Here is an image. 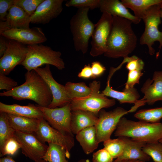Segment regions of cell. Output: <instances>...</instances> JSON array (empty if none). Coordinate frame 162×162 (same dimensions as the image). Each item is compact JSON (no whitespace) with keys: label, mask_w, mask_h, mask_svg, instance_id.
Returning a JSON list of instances; mask_svg holds the SVG:
<instances>
[{"label":"cell","mask_w":162,"mask_h":162,"mask_svg":"<svg viewBox=\"0 0 162 162\" xmlns=\"http://www.w3.org/2000/svg\"><path fill=\"white\" fill-rule=\"evenodd\" d=\"M141 91L144 96L140 100L143 105L146 103L152 105L162 100V71H155L152 79L148 78L144 83Z\"/></svg>","instance_id":"17"},{"label":"cell","mask_w":162,"mask_h":162,"mask_svg":"<svg viewBox=\"0 0 162 162\" xmlns=\"http://www.w3.org/2000/svg\"><path fill=\"white\" fill-rule=\"evenodd\" d=\"M162 5H153L146 12L142 19L145 29L140 39V44L147 45L148 53L151 55L155 53V50L152 45L155 41L159 42V50L156 53L157 58L162 47V30L160 31L158 29V26L161 23L160 8Z\"/></svg>","instance_id":"6"},{"label":"cell","mask_w":162,"mask_h":162,"mask_svg":"<svg viewBox=\"0 0 162 162\" xmlns=\"http://www.w3.org/2000/svg\"><path fill=\"white\" fill-rule=\"evenodd\" d=\"M0 34L8 40H14L27 46L41 44L47 40L41 28L38 27L12 28Z\"/></svg>","instance_id":"15"},{"label":"cell","mask_w":162,"mask_h":162,"mask_svg":"<svg viewBox=\"0 0 162 162\" xmlns=\"http://www.w3.org/2000/svg\"><path fill=\"white\" fill-rule=\"evenodd\" d=\"M66 158L67 152L64 148L58 145L48 143L47 150L42 159L47 162H69Z\"/></svg>","instance_id":"28"},{"label":"cell","mask_w":162,"mask_h":162,"mask_svg":"<svg viewBox=\"0 0 162 162\" xmlns=\"http://www.w3.org/2000/svg\"><path fill=\"white\" fill-rule=\"evenodd\" d=\"M34 70L46 82L52 94V100L48 107L54 108L61 107L70 103L71 100L67 96L64 86L58 83L53 78L50 65L46 64L44 68H38Z\"/></svg>","instance_id":"14"},{"label":"cell","mask_w":162,"mask_h":162,"mask_svg":"<svg viewBox=\"0 0 162 162\" xmlns=\"http://www.w3.org/2000/svg\"><path fill=\"white\" fill-rule=\"evenodd\" d=\"M78 76L80 78L88 79H93V75L91 66L89 64L85 65L79 73Z\"/></svg>","instance_id":"42"},{"label":"cell","mask_w":162,"mask_h":162,"mask_svg":"<svg viewBox=\"0 0 162 162\" xmlns=\"http://www.w3.org/2000/svg\"><path fill=\"white\" fill-rule=\"evenodd\" d=\"M14 5V0H0V21H5L8 15L7 11Z\"/></svg>","instance_id":"40"},{"label":"cell","mask_w":162,"mask_h":162,"mask_svg":"<svg viewBox=\"0 0 162 162\" xmlns=\"http://www.w3.org/2000/svg\"><path fill=\"white\" fill-rule=\"evenodd\" d=\"M15 132L9 123L7 114L0 112V151L6 141L14 136Z\"/></svg>","instance_id":"30"},{"label":"cell","mask_w":162,"mask_h":162,"mask_svg":"<svg viewBox=\"0 0 162 162\" xmlns=\"http://www.w3.org/2000/svg\"><path fill=\"white\" fill-rule=\"evenodd\" d=\"M17 82L6 75L0 73V90L9 91L18 86Z\"/></svg>","instance_id":"39"},{"label":"cell","mask_w":162,"mask_h":162,"mask_svg":"<svg viewBox=\"0 0 162 162\" xmlns=\"http://www.w3.org/2000/svg\"><path fill=\"white\" fill-rule=\"evenodd\" d=\"M131 112L130 109L127 111L120 107H117L109 111L101 110L94 126L96 139L98 142H104L111 139V135L116 130L121 118L124 115Z\"/></svg>","instance_id":"8"},{"label":"cell","mask_w":162,"mask_h":162,"mask_svg":"<svg viewBox=\"0 0 162 162\" xmlns=\"http://www.w3.org/2000/svg\"><path fill=\"white\" fill-rule=\"evenodd\" d=\"M35 134L44 143L47 142L62 147L66 151L67 158H70V152L74 145V136L63 134L52 127L44 118L39 119L38 127Z\"/></svg>","instance_id":"11"},{"label":"cell","mask_w":162,"mask_h":162,"mask_svg":"<svg viewBox=\"0 0 162 162\" xmlns=\"http://www.w3.org/2000/svg\"><path fill=\"white\" fill-rule=\"evenodd\" d=\"M141 71L134 70L128 71L127 81L124 84L125 88H133L136 84L140 83V79L143 75Z\"/></svg>","instance_id":"38"},{"label":"cell","mask_w":162,"mask_h":162,"mask_svg":"<svg viewBox=\"0 0 162 162\" xmlns=\"http://www.w3.org/2000/svg\"><path fill=\"white\" fill-rule=\"evenodd\" d=\"M98 116L94 113L81 110L71 111V127L73 134H76L82 130L94 126Z\"/></svg>","instance_id":"21"},{"label":"cell","mask_w":162,"mask_h":162,"mask_svg":"<svg viewBox=\"0 0 162 162\" xmlns=\"http://www.w3.org/2000/svg\"><path fill=\"white\" fill-rule=\"evenodd\" d=\"M77 162H92V161H91L88 159H81Z\"/></svg>","instance_id":"46"},{"label":"cell","mask_w":162,"mask_h":162,"mask_svg":"<svg viewBox=\"0 0 162 162\" xmlns=\"http://www.w3.org/2000/svg\"><path fill=\"white\" fill-rule=\"evenodd\" d=\"M44 0H14V5L19 7L30 16Z\"/></svg>","instance_id":"33"},{"label":"cell","mask_w":162,"mask_h":162,"mask_svg":"<svg viewBox=\"0 0 162 162\" xmlns=\"http://www.w3.org/2000/svg\"><path fill=\"white\" fill-rule=\"evenodd\" d=\"M63 0H44L31 16V23L45 24L56 18L63 8Z\"/></svg>","instance_id":"16"},{"label":"cell","mask_w":162,"mask_h":162,"mask_svg":"<svg viewBox=\"0 0 162 162\" xmlns=\"http://www.w3.org/2000/svg\"><path fill=\"white\" fill-rule=\"evenodd\" d=\"M100 82L94 80L89 84L91 92L88 96L82 98L72 99L70 103L71 111L81 110L92 112L98 115L100 111L104 108H108L114 106L116 101L109 99L100 90Z\"/></svg>","instance_id":"7"},{"label":"cell","mask_w":162,"mask_h":162,"mask_svg":"<svg viewBox=\"0 0 162 162\" xmlns=\"http://www.w3.org/2000/svg\"><path fill=\"white\" fill-rule=\"evenodd\" d=\"M121 1L126 8L134 12L135 17L141 20L151 6L162 5V0H122Z\"/></svg>","instance_id":"26"},{"label":"cell","mask_w":162,"mask_h":162,"mask_svg":"<svg viewBox=\"0 0 162 162\" xmlns=\"http://www.w3.org/2000/svg\"><path fill=\"white\" fill-rule=\"evenodd\" d=\"M0 112L38 119L44 118L41 111L33 104H29L26 106H21L16 104H7L0 102Z\"/></svg>","instance_id":"22"},{"label":"cell","mask_w":162,"mask_h":162,"mask_svg":"<svg viewBox=\"0 0 162 162\" xmlns=\"http://www.w3.org/2000/svg\"><path fill=\"white\" fill-rule=\"evenodd\" d=\"M113 162H146L138 160H114Z\"/></svg>","instance_id":"45"},{"label":"cell","mask_w":162,"mask_h":162,"mask_svg":"<svg viewBox=\"0 0 162 162\" xmlns=\"http://www.w3.org/2000/svg\"><path fill=\"white\" fill-rule=\"evenodd\" d=\"M126 63V68L129 71L134 70L142 71L144 66L143 61L135 55L127 57Z\"/></svg>","instance_id":"36"},{"label":"cell","mask_w":162,"mask_h":162,"mask_svg":"<svg viewBox=\"0 0 162 162\" xmlns=\"http://www.w3.org/2000/svg\"><path fill=\"white\" fill-rule=\"evenodd\" d=\"M134 116L140 121L151 123H160L162 118V107L140 110L135 114Z\"/></svg>","instance_id":"29"},{"label":"cell","mask_w":162,"mask_h":162,"mask_svg":"<svg viewBox=\"0 0 162 162\" xmlns=\"http://www.w3.org/2000/svg\"><path fill=\"white\" fill-rule=\"evenodd\" d=\"M91 67L93 75V79L101 76L106 70L105 67L98 61L92 62Z\"/></svg>","instance_id":"41"},{"label":"cell","mask_w":162,"mask_h":162,"mask_svg":"<svg viewBox=\"0 0 162 162\" xmlns=\"http://www.w3.org/2000/svg\"><path fill=\"white\" fill-rule=\"evenodd\" d=\"M26 57L21 65L27 71L39 68L44 64L53 65L58 69L65 68V64L61 58V52L54 51L49 46L40 44L27 46Z\"/></svg>","instance_id":"4"},{"label":"cell","mask_w":162,"mask_h":162,"mask_svg":"<svg viewBox=\"0 0 162 162\" xmlns=\"http://www.w3.org/2000/svg\"><path fill=\"white\" fill-rule=\"evenodd\" d=\"M36 105L42 112L44 118L52 127L64 134L74 136L71 127L70 103L54 108Z\"/></svg>","instance_id":"9"},{"label":"cell","mask_w":162,"mask_h":162,"mask_svg":"<svg viewBox=\"0 0 162 162\" xmlns=\"http://www.w3.org/2000/svg\"><path fill=\"white\" fill-rule=\"evenodd\" d=\"M158 142L162 144V139L160 140Z\"/></svg>","instance_id":"49"},{"label":"cell","mask_w":162,"mask_h":162,"mask_svg":"<svg viewBox=\"0 0 162 162\" xmlns=\"http://www.w3.org/2000/svg\"><path fill=\"white\" fill-rule=\"evenodd\" d=\"M99 8L102 13L127 19L135 24L139 23L141 20L131 14L121 1L118 0H100Z\"/></svg>","instance_id":"20"},{"label":"cell","mask_w":162,"mask_h":162,"mask_svg":"<svg viewBox=\"0 0 162 162\" xmlns=\"http://www.w3.org/2000/svg\"><path fill=\"white\" fill-rule=\"evenodd\" d=\"M89 9L87 8H78L70 22L75 49L83 54L88 51L89 40L95 28V24L88 18Z\"/></svg>","instance_id":"5"},{"label":"cell","mask_w":162,"mask_h":162,"mask_svg":"<svg viewBox=\"0 0 162 162\" xmlns=\"http://www.w3.org/2000/svg\"><path fill=\"white\" fill-rule=\"evenodd\" d=\"M76 138L84 152L87 154L92 153L98 147L94 126L86 128L76 134Z\"/></svg>","instance_id":"25"},{"label":"cell","mask_w":162,"mask_h":162,"mask_svg":"<svg viewBox=\"0 0 162 162\" xmlns=\"http://www.w3.org/2000/svg\"><path fill=\"white\" fill-rule=\"evenodd\" d=\"M116 136H125L146 143L158 142L162 139V123L136 122L122 117L114 133Z\"/></svg>","instance_id":"3"},{"label":"cell","mask_w":162,"mask_h":162,"mask_svg":"<svg viewBox=\"0 0 162 162\" xmlns=\"http://www.w3.org/2000/svg\"><path fill=\"white\" fill-rule=\"evenodd\" d=\"M21 148L20 144L14 136L5 142L0 151V156L14 155Z\"/></svg>","instance_id":"34"},{"label":"cell","mask_w":162,"mask_h":162,"mask_svg":"<svg viewBox=\"0 0 162 162\" xmlns=\"http://www.w3.org/2000/svg\"><path fill=\"white\" fill-rule=\"evenodd\" d=\"M113 18L105 12L102 14L95 24L92 35L90 55L93 57L104 54L106 52L107 40L111 29Z\"/></svg>","instance_id":"10"},{"label":"cell","mask_w":162,"mask_h":162,"mask_svg":"<svg viewBox=\"0 0 162 162\" xmlns=\"http://www.w3.org/2000/svg\"><path fill=\"white\" fill-rule=\"evenodd\" d=\"M113 158L104 148L92 154V162H113Z\"/></svg>","instance_id":"37"},{"label":"cell","mask_w":162,"mask_h":162,"mask_svg":"<svg viewBox=\"0 0 162 162\" xmlns=\"http://www.w3.org/2000/svg\"><path fill=\"white\" fill-rule=\"evenodd\" d=\"M0 162H16L10 155L0 158Z\"/></svg>","instance_id":"44"},{"label":"cell","mask_w":162,"mask_h":162,"mask_svg":"<svg viewBox=\"0 0 162 162\" xmlns=\"http://www.w3.org/2000/svg\"><path fill=\"white\" fill-rule=\"evenodd\" d=\"M34 162H47L45 161V160H44L43 159H41L35 161H34Z\"/></svg>","instance_id":"47"},{"label":"cell","mask_w":162,"mask_h":162,"mask_svg":"<svg viewBox=\"0 0 162 162\" xmlns=\"http://www.w3.org/2000/svg\"><path fill=\"white\" fill-rule=\"evenodd\" d=\"M9 40L0 35V57L3 55L6 50L8 45Z\"/></svg>","instance_id":"43"},{"label":"cell","mask_w":162,"mask_h":162,"mask_svg":"<svg viewBox=\"0 0 162 162\" xmlns=\"http://www.w3.org/2000/svg\"><path fill=\"white\" fill-rule=\"evenodd\" d=\"M100 2V0H69L67 1L65 5L67 7L87 8L93 10L99 8Z\"/></svg>","instance_id":"35"},{"label":"cell","mask_w":162,"mask_h":162,"mask_svg":"<svg viewBox=\"0 0 162 162\" xmlns=\"http://www.w3.org/2000/svg\"><path fill=\"white\" fill-rule=\"evenodd\" d=\"M110 82L107 81L105 88L102 92L105 96L116 99L120 104L128 103L136 106L139 102L140 95L134 87L125 88L122 92L113 89L110 86Z\"/></svg>","instance_id":"23"},{"label":"cell","mask_w":162,"mask_h":162,"mask_svg":"<svg viewBox=\"0 0 162 162\" xmlns=\"http://www.w3.org/2000/svg\"><path fill=\"white\" fill-rule=\"evenodd\" d=\"M110 32L104 56L108 58H124L134 50L137 38L132 29L133 22L127 19L112 16Z\"/></svg>","instance_id":"1"},{"label":"cell","mask_w":162,"mask_h":162,"mask_svg":"<svg viewBox=\"0 0 162 162\" xmlns=\"http://www.w3.org/2000/svg\"><path fill=\"white\" fill-rule=\"evenodd\" d=\"M160 15L161 18L162 19V5L161 6L160 8Z\"/></svg>","instance_id":"48"},{"label":"cell","mask_w":162,"mask_h":162,"mask_svg":"<svg viewBox=\"0 0 162 162\" xmlns=\"http://www.w3.org/2000/svg\"><path fill=\"white\" fill-rule=\"evenodd\" d=\"M64 86L67 96L71 100L75 98L85 97L91 92L90 87L82 82L74 83L68 82Z\"/></svg>","instance_id":"27"},{"label":"cell","mask_w":162,"mask_h":162,"mask_svg":"<svg viewBox=\"0 0 162 162\" xmlns=\"http://www.w3.org/2000/svg\"><path fill=\"white\" fill-rule=\"evenodd\" d=\"M121 137L125 142V147L122 154L116 160H130L146 162L149 161L150 157L142 150L146 143L127 137Z\"/></svg>","instance_id":"19"},{"label":"cell","mask_w":162,"mask_h":162,"mask_svg":"<svg viewBox=\"0 0 162 162\" xmlns=\"http://www.w3.org/2000/svg\"><path fill=\"white\" fill-rule=\"evenodd\" d=\"M33 134L15 131L14 136L21 145L22 154L35 161L42 159L48 146L40 141Z\"/></svg>","instance_id":"13"},{"label":"cell","mask_w":162,"mask_h":162,"mask_svg":"<svg viewBox=\"0 0 162 162\" xmlns=\"http://www.w3.org/2000/svg\"><path fill=\"white\" fill-rule=\"evenodd\" d=\"M7 114L9 123L15 131L35 133L37 130L40 119Z\"/></svg>","instance_id":"24"},{"label":"cell","mask_w":162,"mask_h":162,"mask_svg":"<svg viewBox=\"0 0 162 162\" xmlns=\"http://www.w3.org/2000/svg\"><path fill=\"white\" fill-rule=\"evenodd\" d=\"M27 52V46L14 40H9L8 48L0 58V73L9 74L24 61Z\"/></svg>","instance_id":"12"},{"label":"cell","mask_w":162,"mask_h":162,"mask_svg":"<svg viewBox=\"0 0 162 162\" xmlns=\"http://www.w3.org/2000/svg\"><path fill=\"white\" fill-rule=\"evenodd\" d=\"M30 17L22 8L13 5L8 11L6 20L0 21V34L12 28H29Z\"/></svg>","instance_id":"18"},{"label":"cell","mask_w":162,"mask_h":162,"mask_svg":"<svg viewBox=\"0 0 162 162\" xmlns=\"http://www.w3.org/2000/svg\"><path fill=\"white\" fill-rule=\"evenodd\" d=\"M25 76V81L23 83L12 90L0 93V96L11 97L19 100H29L40 106L48 107L53 97L46 82L34 70L27 71Z\"/></svg>","instance_id":"2"},{"label":"cell","mask_w":162,"mask_h":162,"mask_svg":"<svg viewBox=\"0 0 162 162\" xmlns=\"http://www.w3.org/2000/svg\"><path fill=\"white\" fill-rule=\"evenodd\" d=\"M143 151L155 162H162V144L158 142L146 143Z\"/></svg>","instance_id":"32"},{"label":"cell","mask_w":162,"mask_h":162,"mask_svg":"<svg viewBox=\"0 0 162 162\" xmlns=\"http://www.w3.org/2000/svg\"><path fill=\"white\" fill-rule=\"evenodd\" d=\"M104 148L111 155L113 159H116L122 154L125 147V142L122 137L110 139L103 143Z\"/></svg>","instance_id":"31"}]
</instances>
